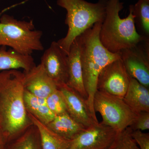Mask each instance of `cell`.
Here are the masks:
<instances>
[{
	"label": "cell",
	"instance_id": "cell-9",
	"mask_svg": "<svg viewBox=\"0 0 149 149\" xmlns=\"http://www.w3.org/2000/svg\"><path fill=\"white\" fill-rule=\"evenodd\" d=\"M130 80L121 58L108 64L98 77L97 91L123 99Z\"/></svg>",
	"mask_w": 149,
	"mask_h": 149
},
{
	"label": "cell",
	"instance_id": "cell-14",
	"mask_svg": "<svg viewBox=\"0 0 149 149\" xmlns=\"http://www.w3.org/2000/svg\"><path fill=\"white\" fill-rule=\"evenodd\" d=\"M123 100L136 114L142 111L149 112V88L134 78L130 77Z\"/></svg>",
	"mask_w": 149,
	"mask_h": 149
},
{
	"label": "cell",
	"instance_id": "cell-15",
	"mask_svg": "<svg viewBox=\"0 0 149 149\" xmlns=\"http://www.w3.org/2000/svg\"><path fill=\"white\" fill-rule=\"evenodd\" d=\"M31 55L19 53L13 49L7 50V47L0 48V72L10 70L22 69L27 72L36 66Z\"/></svg>",
	"mask_w": 149,
	"mask_h": 149
},
{
	"label": "cell",
	"instance_id": "cell-8",
	"mask_svg": "<svg viewBox=\"0 0 149 149\" xmlns=\"http://www.w3.org/2000/svg\"><path fill=\"white\" fill-rule=\"evenodd\" d=\"M149 41L144 40L132 47L120 52V58L127 73L149 88Z\"/></svg>",
	"mask_w": 149,
	"mask_h": 149
},
{
	"label": "cell",
	"instance_id": "cell-21",
	"mask_svg": "<svg viewBox=\"0 0 149 149\" xmlns=\"http://www.w3.org/2000/svg\"><path fill=\"white\" fill-rule=\"evenodd\" d=\"M46 100L48 107L56 116L68 112L65 100L58 88L47 97Z\"/></svg>",
	"mask_w": 149,
	"mask_h": 149
},
{
	"label": "cell",
	"instance_id": "cell-27",
	"mask_svg": "<svg viewBox=\"0 0 149 149\" xmlns=\"http://www.w3.org/2000/svg\"><path fill=\"white\" fill-rule=\"evenodd\" d=\"M148 1H149V0H148Z\"/></svg>",
	"mask_w": 149,
	"mask_h": 149
},
{
	"label": "cell",
	"instance_id": "cell-25",
	"mask_svg": "<svg viewBox=\"0 0 149 149\" xmlns=\"http://www.w3.org/2000/svg\"><path fill=\"white\" fill-rule=\"evenodd\" d=\"M7 137L1 129H0V149H6L8 143Z\"/></svg>",
	"mask_w": 149,
	"mask_h": 149
},
{
	"label": "cell",
	"instance_id": "cell-20",
	"mask_svg": "<svg viewBox=\"0 0 149 149\" xmlns=\"http://www.w3.org/2000/svg\"><path fill=\"white\" fill-rule=\"evenodd\" d=\"M132 9L139 34L149 40V1L139 0L136 4L132 5Z\"/></svg>",
	"mask_w": 149,
	"mask_h": 149
},
{
	"label": "cell",
	"instance_id": "cell-7",
	"mask_svg": "<svg viewBox=\"0 0 149 149\" xmlns=\"http://www.w3.org/2000/svg\"><path fill=\"white\" fill-rule=\"evenodd\" d=\"M119 132L102 122L87 127L69 141L68 149H109Z\"/></svg>",
	"mask_w": 149,
	"mask_h": 149
},
{
	"label": "cell",
	"instance_id": "cell-23",
	"mask_svg": "<svg viewBox=\"0 0 149 149\" xmlns=\"http://www.w3.org/2000/svg\"><path fill=\"white\" fill-rule=\"evenodd\" d=\"M133 130L141 131L149 129V112L142 111L137 114L136 118L129 126Z\"/></svg>",
	"mask_w": 149,
	"mask_h": 149
},
{
	"label": "cell",
	"instance_id": "cell-3",
	"mask_svg": "<svg viewBox=\"0 0 149 149\" xmlns=\"http://www.w3.org/2000/svg\"><path fill=\"white\" fill-rule=\"evenodd\" d=\"M120 0H107L106 15L100 29V40L108 50L119 53L146 40L138 33L135 25L132 5L127 17L120 18L119 12L123 8ZM149 41V40H148Z\"/></svg>",
	"mask_w": 149,
	"mask_h": 149
},
{
	"label": "cell",
	"instance_id": "cell-18",
	"mask_svg": "<svg viewBox=\"0 0 149 149\" xmlns=\"http://www.w3.org/2000/svg\"><path fill=\"white\" fill-rule=\"evenodd\" d=\"M29 119L40 133L42 149H68L69 140L64 139L49 129L46 124L27 113Z\"/></svg>",
	"mask_w": 149,
	"mask_h": 149
},
{
	"label": "cell",
	"instance_id": "cell-11",
	"mask_svg": "<svg viewBox=\"0 0 149 149\" xmlns=\"http://www.w3.org/2000/svg\"><path fill=\"white\" fill-rule=\"evenodd\" d=\"M58 88L64 97L68 112L74 120L86 128L99 122L93 118L86 100L79 93L67 85Z\"/></svg>",
	"mask_w": 149,
	"mask_h": 149
},
{
	"label": "cell",
	"instance_id": "cell-10",
	"mask_svg": "<svg viewBox=\"0 0 149 149\" xmlns=\"http://www.w3.org/2000/svg\"><path fill=\"white\" fill-rule=\"evenodd\" d=\"M47 74L58 86L67 85L68 79V54L57 42L54 41L45 51L41 59Z\"/></svg>",
	"mask_w": 149,
	"mask_h": 149
},
{
	"label": "cell",
	"instance_id": "cell-12",
	"mask_svg": "<svg viewBox=\"0 0 149 149\" xmlns=\"http://www.w3.org/2000/svg\"><path fill=\"white\" fill-rule=\"evenodd\" d=\"M23 72L25 90L36 97L46 98L58 89L41 63L29 71Z\"/></svg>",
	"mask_w": 149,
	"mask_h": 149
},
{
	"label": "cell",
	"instance_id": "cell-5",
	"mask_svg": "<svg viewBox=\"0 0 149 149\" xmlns=\"http://www.w3.org/2000/svg\"><path fill=\"white\" fill-rule=\"evenodd\" d=\"M42 34L35 29L32 20H17L6 14L0 19V47H9L19 53L31 55L34 51L44 50Z\"/></svg>",
	"mask_w": 149,
	"mask_h": 149
},
{
	"label": "cell",
	"instance_id": "cell-22",
	"mask_svg": "<svg viewBox=\"0 0 149 149\" xmlns=\"http://www.w3.org/2000/svg\"><path fill=\"white\" fill-rule=\"evenodd\" d=\"M132 130L128 127L119 133L109 149H140L131 136Z\"/></svg>",
	"mask_w": 149,
	"mask_h": 149
},
{
	"label": "cell",
	"instance_id": "cell-4",
	"mask_svg": "<svg viewBox=\"0 0 149 149\" xmlns=\"http://www.w3.org/2000/svg\"><path fill=\"white\" fill-rule=\"evenodd\" d=\"M107 0L96 3L85 0H57V4L67 11L65 23L68 26L66 36L58 41L68 55L74 40L97 22L102 23L106 15Z\"/></svg>",
	"mask_w": 149,
	"mask_h": 149
},
{
	"label": "cell",
	"instance_id": "cell-16",
	"mask_svg": "<svg viewBox=\"0 0 149 149\" xmlns=\"http://www.w3.org/2000/svg\"><path fill=\"white\" fill-rule=\"evenodd\" d=\"M46 125L59 136L69 141L74 139L86 128L74 120L68 112L56 116Z\"/></svg>",
	"mask_w": 149,
	"mask_h": 149
},
{
	"label": "cell",
	"instance_id": "cell-17",
	"mask_svg": "<svg viewBox=\"0 0 149 149\" xmlns=\"http://www.w3.org/2000/svg\"><path fill=\"white\" fill-rule=\"evenodd\" d=\"M24 102L27 112L44 124L47 125L56 116L48 107L46 98L36 97L25 90Z\"/></svg>",
	"mask_w": 149,
	"mask_h": 149
},
{
	"label": "cell",
	"instance_id": "cell-19",
	"mask_svg": "<svg viewBox=\"0 0 149 149\" xmlns=\"http://www.w3.org/2000/svg\"><path fill=\"white\" fill-rule=\"evenodd\" d=\"M6 149H42L40 133L32 124L21 135L9 142Z\"/></svg>",
	"mask_w": 149,
	"mask_h": 149
},
{
	"label": "cell",
	"instance_id": "cell-13",
	"mask_svg": "<svg viewBox=\"0 0 149 149\" xmlns=\"http://www.w3.org/2000/svg\"><path fill=\"white\" fill-rule=\"evenodd\" d=\"M68 79L67 85L87 100L88 95L83 83V70L80 58L79 40L77 37L70 48L68 55Z\"/></svg>",
	"mask_w": 149,
	"mask_h": 149
},
{
	"label": "cell",
	"instance_id": "cell-26",
	"mask_svg": "<svg viewBox=\"0 0 149 149\" xmlns=\"http://www.w3.org/2000/svg\"><path fill=\"white\" fill-rule=\"evenodd\" d=\"M1 125H2V120L1 119V117H0V129L1 128Z\"/></svg>",
	"mask_w": 149,
	"mask_h": 149
},
{
	"label": "cell",
	"instance_id": "cell-24",
	"mask_svg": "<svg viewBox=\"0 0 149 149\" xmlns=\"http://www.w3.org/2000/svg\"><path fill=\"white\" fill-rule=\"evenodd\" d=\"M131 136L140 149H149V133L140 130H132Z\"/></svg>",
	"mask_w": 149,
	"mask_h": 149
},
{
	"label": "cell",
	"instance_id": "cell-1",
	"mask_svg": "<svg viewBox=\"0 0 149 149\" xmlns=\"http://www.w3.org/2000/svg\"><path fill=\"white\" fill-rule=\"evenodd\" d=\"M24 73L18 70L0 72L1 129L8 143L33 124L24 106Z\"/></svg>",
	"mask_w": 149,
	"mask_h": 149
},
{
	"label": "cell",
	"instance_id": "cell-6",
	"mask_svg": "<svg viewBox=\"0 0 149 149\" xmlns=\"http://www.w3.org/2000/svg\"><path fill=\"white\" fill-rule=\"evenodd\" d=\"M93 106L101 116L102 122L119 133L129 127L137 116L123 99L102 91H96Z\"/></svg>",
	"mask_w": 149,
	"mask_h": 149
},
{
	"label": "cell",
	"instance_id": "cell-2",
	"mask_svg": "<svg viewBox=\"0 0 149 149\" xmlns=\"http://www.w3.org/2000/svg\"><path fill=\"white\" fill-rule=\"evenodd\" d=\"M102 23L97 22L78 36L80 58L83 80L88 95L86 101L93 118L98 120L93 106L94 96L97 91L98 77L108 64L120 58V54L113 53L105 47L100 39Z\"/></svg>",
	"mask_w": 149,
	"mask_h": 149
}]
</instances>
